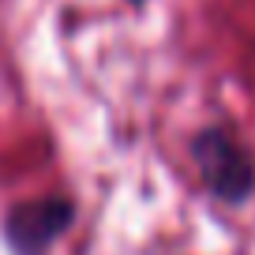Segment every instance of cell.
I'll return each mask as SVG.
<instances>
[{
	"label": "cell",
	"instance_id": "cell-1",
	"mask_svg": "<svg viewBox=\"0 0 255 255\" xmlns=\"http://www.w3.org/2000/svg\"><path fill=\"white\" fill-rule=\"evenodd\" d=\"M191 158L207 191L225 207H244L255 195V154L225 124H207L191 139Z\"/></svg>",
	"mask_w": 255,
	"mask_h": 255
},
{
	"label": "cell",
	"instance_id": "cell-2",
	"mask_svg": "<svg viewBox=\"0 0 255 255\" xmlns=\"http://www.w3.org/2000/svg\"><path fill=\"white\" fill-rule=\"evenodd\" d=\"M75 225V203L68 195L23 199L4 214V240L11 255H49V248Z\"/></svg>",
	"mask_w": 255,
	"mask_h": 255
},
{
	"label": "cell",
	"instance_id": "cell-3",
	"mask_svg": "<svg viewBox=\"0 0 255 255\" xmlns=\"http://www.w3.org/2000/svg\"><path fill=\"white\" fill-rule=\"evenodd\" d=\"M135 4H139V0H135Z\"/></svg>",
	"mask_w": 255,
	"mask_h": 255
}]
</instances>
